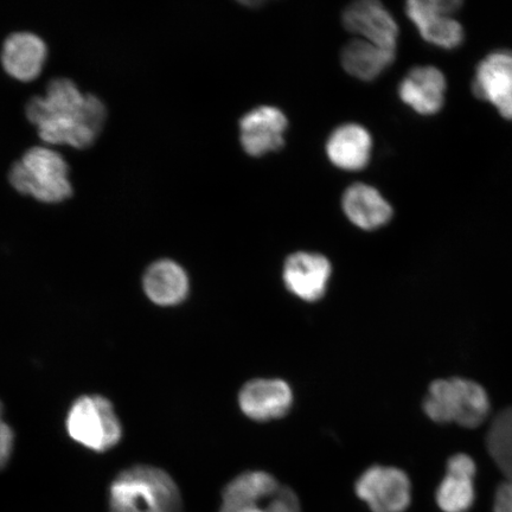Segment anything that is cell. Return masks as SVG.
<instances>
[{
  "label": "cell",
  "instance_id": "1",
  "mask_svg": "<svg viewBox=\"0 0 512 512\" xmlns=\"http://www.w3.org/2000/svg\"><path fill=\"white\" fill-rule=\"evenodd\" d=\"M25 113L44 142L83 149L104 128L107 108L98 95L83 93L73 80L60 76L49 81L46 93L32 96Z\"/></svg>",
  "mask_w": 512,
  "mask_h": 512
},
{
  "label": "cell",
  "instance_id": "2",
  "mask_svg": "<svg viewBox=\"0 0 512 512\" xmlns=\"http://www.w3.org/2000/svg\"><path fill=\"white\" fill-rule=\"evenodd\" d=\"M108 512H183L181 491L159 467L138 465L120 472L110 488Z\"/></svg>",
  "mask_w": 512,
  "mask_h": 512
},
{
  "label": "cell",
  "instance_id": "3",
  "mask_svg": "<svg viewBox=\"0 0 512 512\" xmlns=\"http://www.w3.org/2000/svg\"><path fill=\"white\" fill-rule=\"evenodd\" d=\"M12 187L36 200L57 203L72 196L74 188L69 178V165L59 151L46 145L30 147L11 165Z\"/></svg>",
  "mask_w": 512,
  "mask_h": 512
},
{
  "label": "cell",
  "instance_id": "4",
  "mask_svg": "<svg viewBox=\"0 0 512 512\" xmlns=\"http://www.w3.org/2000/svg\"><path fill=\"white\" fill-rule=\"evenodd\" d=\"M424 412L438 424L477 428L490 413V399L479 383L453 377L431 383L424 400Z\"/></svg>",
  "mask_w": 512,
  "mask_h": 512
},
{
  "label": "cell",
  "instance_id": "5",
  "mask_svg": "<svg viewBox=\"0 0 512 512\" xmlns=\"http://www.w3.org/2000/svg\"><path fill=\"white\" fill-rule=\"evenodd\" d=\"M220 512H302V508L296 492L270 473L247 471L224 488Z\"/></svg>",
  "mask_w": 512,
  "mask_h": 512
},
{
  "label": "cell",
  "instance_id": "6",
  "mask_svg": "<svg viewBox=\"0 0 512 512\" xmlns=\"http://www.w3.org/2000/svg\"><path fill=\"white\" fill-rule=\"evenodd\" d=\"M67 432L75 443L93 452L112 450L123 439V425L112 402L101 395L76 399L67 415Z\"/></svg>",
  "mask_w": 512,
  "mask_h": 512
},
{
  "label": "cell",
  "instance_id": "7",
  "mask_svg": "<svg viewBox=\"0 0 512 512\" xmlns=\"http://www.w3.org/2000/svg\"><path fill=\"white\" fill-rule=\"evenodd\" d=\"M462 5L458 0H411L406 14L427 43L452 50L462 46L465 38L462 24L453 18Z\"/></svg>",
  "mask_w": 512,
  "mask_h": 512
},
{
  "label": "cell",
  "instance_id": "8",
  "mask_svg": "<svg viewBox=\"0 0 512 512\" xmlns=\"http://www.w3.org/2000/svg\"><path fill=\"white\" fill-rule=\"evenodd\" d=\"M355 490L373 512H405L412 501L411 480L393 466L369 467L358 478Z\"/></svg>",
  "mask_w": 512,
  "mask_h": 512
},
{
  "label": "cell",
  "instance_id": "9",
  "mask_svg": "<svg viewBox=\"0 0 512 512\" xmlns=\"http://www.w3.org/2000/svg\"><path fill=\"white\" fill-rule=\"evenodd\" d=\"M472 91L476 98L495 106L501 117L512 120V51L486 56L477 66Z\"/></svg>",
  "mask_w": 512,
  "mask_h": 512
},
{
  "label": "cell",
  "instance_id": "10",
  "mask_svg": "<svg viewBox=\"0 0 512 512\" xmlns=\"http://www.w3.org/2000/svg\"><path fill=\"white\" fill-rule=\"evenodd\" d=\"M343 25L357 38L377 47L394 51L398 48L399 25L380 2L362 0L352 3L343 12Z\"/></svg>",
  "mask_w": 512,
  "mask_h": 512
},
{
  "label": "cell",
  "instance_id": "11",
  "mask_svg": "<svg viewBox=\"0 0 512 512\" xmlns=\"http://www.w3.org/2000/svg\"><path fill=\"white\" fill-rule=\"evenodd\" d=\"M288 121L283 111L274 106H259L240 120V142L249 156L261 157L279 151L285 145Z\"/></svg>",
  "mask_w": 512,
  "mask_h": 512
},
{
  "label": "cell",
  "instance_id": "12",
  "mask_svg": "<svg viewBox=\"0 0 512 512\" xmlns=\"http://www.w3.org/2000/svg\"><path fill=\"white\" fill-rule=\"evenodd\" d=\"M331 274V262L324 255L297 252L286 259L283 278L293 296L307 303H315L325 296Z\"/></svg>",
  "mask_w": 512,
  "mask_h": 512
},
{
  "label": "cell",
  "instance_id": "13",
  "mask_svg": "<svg viewBox=\"0 0 512 512\" xmlns=\"http://www.w3.org/2000/svg\"><path fill=\"white\" fill-rule=\"evenodd\" d=\"M239 405L243 414L254 421L284 418L293 406V392L283 380H252L242 387Z\"/></svg>",
  "mask_w": 512,
  "mask_h": 512
},
{
  "label": "cell",
  "instance_id": "14",
  "mask_svg": "<svg viewBox=\"0 0 512 512\" xmlns=\"http://www.w3.org/2000/svg\"><path fill=\"white\" fill-rule=\"evenodd\" d=\"M48 57V46L40 35L16 31L5 38L0 61L12 78L30 81L40 75Z\"/></svg>",
  "mask_w": 512,
  "mask_h": 512
},
{
  "label": "cell",
  "instance_id": "15",
  "mask_svg": "<svg viewBox=\"0 0 512 512\" xmlns=\"http://www.w3.org/2000/svg\"><path fill=\"white\" fill-rule=\"evenodd\" d=\"M447 82L437 67H415L399 86L403 104L420 115L438 114L445 105Z\"/></svg>",
  "mask_w": 512,
  "mask_h": 512
},
{
  "label": "cell",
  "instance_id": "16",
  "mask_svg": "<svg viewBox=\"0 0 512 512\" xmlns=\"http://www.w3.org/2000/svg\"><path fill=\"white\" fill-rule=\"evenodd\" d=\"M477 466L467 454H454L448 459L446 476L437 490V503L444 512H467L476 499Z\"/></svg>",
  "mask_w": 512,
  "mask_h": 512
},
{
  "label": "cell",
  "instance_id": "17",
  "mask_svg": "<svg viewBox=\"0 0 512 512\" xmlns=\"http://www.w3.org/2000/svg\"><path fill=\"white\" fill-rule=\"evenodd\" d=\"M345 216L357 228L380 229L393 219L394 210L379 190L364 183L352 184L342 200Z\"/></svg>",
  "mask_w": 512,
  "mask_h": 512
},
{
  "label": "cell",
  "instance_id": "18",
  "mask_svg": "<svg viewBox=\"0 0 512 512\" xmlns=\"http://www.w3.org/2000/svg\"><path fill=\"white\" fill-rule=\"evenodd\" d=\"M373 138L366 127L345 124L336 128L326 142V155L336 168L361 171L370 162Z\"/></svg>",
  "mask_w": 512,
  "mask_h": 512
},
{
  "label": "cell",
  "instance_id": "19",
  "mask_svg": "<svg viewBox=\"0 0 512 512\" xmlns=\"http://www.w3.org/2000/svg\"><path fill=\"white\" fill-rule=\"evenodd\" d=\"M143 288L152 303L176 306L187 299L190 281L188 273L176 261L160 259L146 268Z\"/></svg>",
  "mask_w": 512,
  "mask_h": 512
},
{
  "label": "cell",
  "instance_id": "20",
  "mask_svg": "<svg viewBox=\"0 0 512 512\" xmlns=\"http://www.w3.org/2000/svg\"><path fill=\"white\" fill-rule=\"evenodd\" d=\"M396 51L375 46L362 38H356L342 51V66L349 75L362 81H373L392 66Z\"/></svg>",
  "mask_w": 512,
  "mask_h": 512
},
{
  "label": "cell",
  "instance_id": "21",
  "mask_svg": "<svg viewBox=\"0 0 512 512\" xmlns=\"http://www.w3.org/2000/svg\"><path fill=\"white\" fill-rule=\"evenodd\" d=\"M486 443L492 459L508 482H512V407L504 409L496 416Z\"/></svg>",
  "mask_w": 512,
  "mask_h": 512
},
{
  "label": "cell",
  "instance_id": "22",
  "mask_svg": "<svg viewBox=\"0 0 512 512\" xmlns=\"http://www.w3.org/2000/svg\"><path fill=\"white\" fill-rule=\"evenodd\" d=\"M15 446V434L12 428L4 420V407L0 402V470L10 462Z\"/></svg>",
  "mask_w": 512,
  "mask_h": 512
},
{
  "label": "cell",
  "instance_id": "23",
  "mask_svg": "<svg viewBox=\"0 0 512 512\" xmlns=\"http://www.w3.org/2000/svg\"><path fill=\"white\" fill-rule=\"evenodd\" d=\"M494 512H512V482L505 480L504 483L498 486Z\"/></svg>",
  "mask_w": 512,
  "mask_h": 512
}]
</instances>
